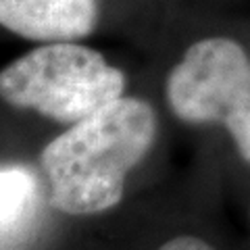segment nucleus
<instances>
[{"instance_id":"4","label":"nucleus","mask_w":250,"mask_h":250,"mask_svg":"<svg viewBox=\"0 0 250 250\" xmlns=\"http://www.w3.org/2000/svg\"><path fill=\"white\" fill-rule=\"evenodd\" d=\"M96 0H0V25L29 40L71 42L96 27Z\"/></svg>"},{"instance_id":"2","label":"nucleus","mask_w":250,"mask_h":250,"mask_svg":"<svg viewBox=\"0 0 250 250\" xmlns=\"http://www.w3.org/2000/svg\"><path fill=\"white\" fill-rule=\"evenodd\" d=\"M125 75L92 48L52 42L0 71V98L61 123H77L121 98Z\"/></svg>"},{"instance_id":"1","label":"nucleus","mask_w":250,"mask_h":250,"mask_svg":"<svg viewBox=\"0 0 250 250\" xmlns=\"http://www.w3.org/2000/svg\"><path fill=\"white\" fill-rule=\"evenodd\" d=\"M156 117L138 98H117L44 148L42 169L50 202L69 215L113 208L123 196L125 177L154 142Z\"/></svg>"},{"instance_id":"3","label":"nucleus","mask_w":250,"mask_h":250,"mask_svg":"<svg viewBox=\"0 0 250 250\" xmlns=\"http://www.w3.org/2000/svg\"><path fill=\"white\" fill-rule=\"evenodd\" d=\"M173 113L188 123H221L250 163V59L238 42L207 38L188 48L167 80Z\"/></svg>"},{"instance_id":"5","label":"nucleus","mask_w":250,"mask_h":250,"mask_svg":"<svg viewBox=\"0 0 250 250\" xmlns=\"http://www.w3.org/2000/svg\"><path fill=\"white\" fill-rule=\"evenodd\" d=\"M40 207V186L34 171L11 165L0 167V250H15L31 225Z\"/></svg>"},{"instance_id":"6","label":"nucleus","mask_w":250,"mask_h":250,"mask_svg":"<svg viewBox=\"0 0 250 250\" xmlns=\"http://www.w3.org/2000/svg\"><path fill=\"white\" fill-rule=\"evenodd\" d=\"M159 250H213L207 242H202L198 238H192V236H179L169 240L167 244H163Z\"/></svg>"}]
</instances>
